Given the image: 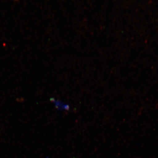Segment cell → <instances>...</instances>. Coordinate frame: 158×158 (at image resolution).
Here are the masks:
<instances>
[{
    "mask_svg": "<svg viewBox=\"0 0 158 158\" xmlns=\"http://www.w3.org/2000/svg\"><path fill=\"white\" fill-rule=\"evenodd\" d=\"M54 102L57 109H59V110H67L69 109V106L62 102L56 100Z\"/></svg>",
    "mask_w": 158,
    "mask_h": 158,
    "instance_id": "obj_1",
    "label": "cell"
}]
</instances>
